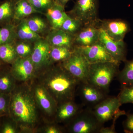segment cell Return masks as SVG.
Here are the masks:
<instances>
[{
	"label": "cell",
	"instance_id": "cell-1",
	"mask_svg": "<svg viewBox=\"0 0 133 133\" xmlns=\"http://www.w3.org/2000/svg\"><path fill=\"white\" fill-rule=\"evenodd\" d=\"M41 84L51 96L60 103L74 100L80 83L61 65L51 67L41 76Z\"/></svg>",
	"mask_w": 133,
	"mask_h": 133
},
{
	"label": "cell",
	"instance_id": "cell-2",
	"mask_svg": "<svg viewBox=\"0 0 133 133\" xmlns=\"http://www.w3.org/2000/svg\"><path fill=\"white\" fill-rule=\"evenodd\" d=\"M37 104L28 86H16L11 93L9 116L23 128H33L37 121Z\"/></svg>",
	"mask_w": 133,
	"mask_h": 133
},
{
	"label": "cell",
	"instance_id": "cell-3",
	"mask_svg": "<svg viewBox=\"0 0 133 133\" xmlns=\"http://www.w3.org/2000/svg\"><path fill=\"white\" fill-rule=\"evenodd\" d=\"M119 64L105 62L90 64L87 82L107 94L111 83L119 71Z\"/></svg>",
	"mask_w": 133,
	"mask_h": 133
},
{
	"label": "cell",
	"instance_id": "cell-4",
	"mask_svg": "<svg viewBox=\"0 0 133 133\" xmlns=\"http://www.w3.org/2000/svg\"><path fill=\"white\" fill-rule=\"evenodd\" d=\"M103 126L95 117L92 109L88 107L81 109L70 121L68 129L70 133H98Z\"/></svg>",
	"mask_w": 133,
	"mask_h": 133
},
{
	"label": "cell",
	"instance_id": "cell-5",
	"mask_svg": "<svg viewBox=\"0 0 133 133\" xmlns=\"http://www.w3.org/2000/svg\"><path fill=\"white\" fill-rule=\"evenodd\" d=\"M60 64L79 82H87L90 64L77 47H74L70 56Z\"/></svg>",
	"mask_w": 133,
	"mask_h": 133
},
{
	"label": "cell",
	"instance_id": "cell-6",
	"mask_svg": "<svg viewBox=\"0 0 133 133\" xmlns=\"http://www.w3.org/2000/svg\"><path fill=\"white\" fill-rule=\"evenodd\" d=\"M122 105L118 97H107L93 108L94 114L101 124L104 125L106 122L116 119L122 115L124 111H121L119 107Z\"/></svg>",
	"mask_w": 133,
	"mask_h": 133
},
{
	"label": "cell",
	"instance_id": "cell-7",
	"mask_svg": "<svg viewBox=\"0 0 133 133\" xmlns=\"http://www.w3.org/2000/svg\"><path fill=\"white\" fill-rule=\"evenodd\" d=\"M99 0H76L70 16L81 21L84 25L96 24Z\"/></svg>",
	"mask_w": 133,
	"mask_h": 133
},
{
	"label": "cell",
	"instance_id": "cell-8",
	"mask_svg": "<svg viewBox=\"0 0 133 133\" xmlns=\"http://www.w3.org/2000/svg\"><path fill=\"white\" fill-rule=\"evenodd\" d=\"M99 41L116 62L120 63L127 60V49L124 41H116L111 38L102 29L99 28Z\"/></svg>",
	"mask_w": 133,
	"mask_h": 133
},
{
	"label": "cell",
	"instance_id": "cell-9",
	"mask_svg": "<svg viewBox=\"0 0 133 133\" xmlns=\"http://www.w3.org/2000/svg\"><path fill=\"white\" fill-rule=\"evenodd\" d=\"M95 25L116 41H124L126 34L130 31L128 23L121 19L102 20L98 19Z\"/></svg>",
	"mask_w": 133,
	"mask_h": 133
},
{
	"label": "cell",
	"instance_id": "cell-10",
	"mask_svg": "<svg viewBox=\"0 0 133 133\" xmlns=\"http://www.w3.org/2000/svg\"><path fill=\"white\" fill-rule=\"evenodd\" d=\"M77 90L83 104L92 108L107 97V94L88 82H80Z\"/></svg>",
	"mask_w": 133,
	"mask_h": 133
},
{
	"label": "cell",
	"instance_id": "cell-11",
	"mask_svg": "<svg viewBox=\"0 0 133 133\" xmlns=\"http://www.w3.org/2000/svg\"><path fill=\"white\" fill-rule=\"evenodd\" d=\"M32 90L37 105L49 115L56 114L58 104L48 91L41 84L35 86Z\"/></svg>",
	"mask_w": 133,
	"mask_h": 133
},
{
	"label": "cell",
	"instance_id": "cell-12",
	"mask_svg": "<svg viewBox=\"0 0 133 133\" xmlns=\"http://www.w3.org/2000/svg\"><path fill=\"white\" fill-rule=\"evenodd\" d=\"M11 65L10 71L16 81L26 82L34 76L36 70L30 57H18Z\"/></svg>",
	"mask_w": 133,
	"mask_h": 133
},
{
	"label": "cell",
	"instance_id": "cell-13",
	"mask_svg": "<svg viewBox=\"0 0 133 133\" xmlns=\"http://www.w3.org/2000/svg\"><path fill=\"white\" fill-rule=\"evenodd\" d=\"M51 46L45 39L40 38L34 43L30 58L36 71L44 68L50 63Z\"/></svg>",
	"mask_w": 133,
	"mask_h": 133
},
{
	"label": "cell",
	"instance_id": "cell-14",
	"mask_svg": "<svg viewBox=\"0 0 133 133\" xmlns=\"http://www.w3.org/2000/svg\"><path fill=\"white\" fill-rule=\"evenodd\" d=\"M76 47L80 50L90 64L105 62L119 63L113 59L99 41L90 46Z\"/></svg>",
	"mask_w": 133,
	"mask_h": 133
},
{
	"label": "cell",
	"instance_id": "cell-15",
	"mask_svg": "<svg viewBox=\"0 0 133 133\" xmlns=\"http://www.w3.org/2000/svg\"><path fill=\"white\" fill-rule=\"evenodd\" d=\"M100 29L95 24L84 25L80 31L74 36V46L87 47L99 42Z\"/></svg>",
	"mask_w": 133,
	"mask_h": 133
},
{
	"label": "cell",
	"instance_id": "cell-16",
	"mask_svg": "<svg viewBox=\"0 0 133 133\" xmlns=\"http://www.w3.org/2000/svg\"><path fill=\"white\" fill-rule=\"evenodd\" d=\"M74 36L62 30L52 29L45 38L51 46H59L74 50Z\"/></svg>",
	"mask_w": 133,
	"mask_h": 133
},
{
	"label": "cell",
	"instance_id": "cell-17",
	"mask_svg": "<svg viewBox=\"0 0 133 133\" xmlns=\"http://www.w3.org/2000/svg\"><path fill=\"white\" fill-rule=\"evenodd\" d=\"M82 109L74 100L58 104L56 111V118L58 122L70 121Z\"/></svg>",
	"mask_w": 133,
	"mask_h": 133
},
{
	"label": "cell",
	"instance_id": "cell-18",
	"mask_svg": "<svg viewBox=\"0 0 133 133\" xmlns=\"http://www.w3.org/2000/svg\"><path fill=\"white\" fill-rule=\"evenodd\" d=\"M48 23L52 29H59L68 15L65 11V8L54 3L44 13Z\"/></svg>",
	"mask_w": 133,
	"mask_h": 133
},
{
	"label": "cell",
	"instance_id": "cell-19",
	"mask_svg": "<svg viewBox=\"0 0 133 133\" xmlns=\"http://www.w3.org/2000/svg\"><path fill=\"white\" fill-rule=\"evenodd\" d=\"M34 14L42 13L37 10L28 0H17L15 6L14 21H21Z\"/></svg>",
	"mask_w": 133,
	"mask_h": 133
},
{
	"label": "cell",
	"instance_id": "cell-20",
	"mask_svg": "<svg viewBox=\"0 0 133 133\" xmlns=\"http://www.w3.org/2000/svg\"><path fill=\"white\" fill-rule=\"evenodd\" d=\"M17 1L3 0L0 2V27L12 23Z\"/></svg>",
	"mask_w": 133,
	"mask_h": 133
},
{
	"label": "cell",
	"instance_id": "cell-21",
	"mask_svg": "<svg viewBox=\"0 0 133 133\" xmlns=\"http://www.w3.org/2000/svg\"><path fill=\"white\" fill-rule=\"evenodd\" d=\"M16 81L10 68L4 66L0 69V92L10 94L16 87Z\"/></svg>",
	"mask_w": 133,
	"mask_h": 133
},
{
	"label": "cell",
	"instance_id": "cell-22",
	"mask_svg": "<svg viewBox=\"0 0 133 133\" xmlns=\"http://www.w3.org/2000/svg\"><path fill=\"white\" fill-rule=\"evenodd\" d=\"M15 31L17 39L21 41L34 43L38 39L42 38L41 35L30 29L25 19L21 21L16 26Z\"/></svg>",
	"mask_w": 133,
	"mask_h": 133
},
{
	"label": "cell",
	"instance_id": "cell-23",
	"mask_svg": "<svg viewBox=\"0 0 133 133\" xmlns=\"http://www.w3.org/2000/svg\"><path fill=\"white\" fill-rule=\"evenodd\" d=\"M124 69L119 71L117 78L121 85V88L133 86V58L126 60Z\"/></svg>",
	"mask_w": 133,
	"mask_h": 133
},
{
	"label": "cell",
	"instance_id": "cell-24",
	"mask_svg": "<svg viewBox=\"0 0 133 133\" xmlns=\"http://www.w3.org/2000/svg\"><path fill=\"white\" fill-rule=\"evenodd\" d=\"M15 42L0 45V61L4 64L12 65L18 57L15 49Z\"/></svg>",
	"mask_w": 133,
	"mask_h": 133
},
{
	"label": "cell",
	"instance_id": "cell-25",
	"mask_svg": "<svg viewBox=\"0 0 133 133\" xmlns=\"http://www.w3.org/2000/svg\"><path fill=\"white\" fill-rule=\"evenodd\" d=\"M73 50L66 47L51 46L50 63L63 62L70 56Z\"/></svg>",
	"mask_w": 133,
	"mask_h": 133
},
{
	"label": "cell",
	"instance_id": "cell-26",
	"mask_svg": "<svg viewBox=\"0 0 133 133\" xmlns=\"http://www.w3.org/2000/svg\"><path fill=\"white\" fill-rule=\"evenodd\" d=\"M25 19L30 28L35 33L41 35L48 31V23L41 17L34 16Z\"/></svg>",
	"mask_w": 133,
	"mask_h": 133
},
{
	"label": "cell",
	"instance_id": "cell-27",
	"mask_svg": "<svg viewBox=\"0 0 133 133\" xmlns=\"http://www.w3.org/2000/svg\"><path fill=\"white\" fill-rule=\"evenodd\" d=\"M15 28V25L13 23L0 27V45L17 41Z\"/></svg>",
	"mask_w": 133,
	"mask_h": 133
},
{
	"label": "cell",
	"instance_id": "cell-28",
	"mask_svg": "<svg viewBox=\"0 0 133 133\" xmlns=\"http://www.w3.org/2000/svg\"><path fill=\"white\" fill-rule=\"evenodd\" d=\"M84 26L81 21L68 15L60 29L66 33L74 36L80 31Z\"/></svg>",
	"mask_w": 133,
	"mask_h": 133
},
{
	"label": "cell",
	"instance_id": "cell-29",
	"mask_svg": "<svg viewBox=\"0 0 133 133\" xmlns=\"http://www.w3.org/2000/svg\"><path fill=\"white\" fill-rule=\"evenodd\" d=\"M15 47L18 57H29L33 51L34 43L25 41L17 42L16 41L15 42Z\"/></svg>",
	"mask_w": 133,
	"mask_h": 133
},
{
	"label": "cell",
	"instance_id": "cell-30",
	"mask_svg": "<svg viewBox=\"0 0 133 133\" xmlns=\"http://www.w3.org/2000/svg\"><path fill=\"white\" fill-rule=\"evenodd\" d=\"M118 97L122 105L127 103L133 104V86L121 88Z\"/></svg>",
	"mask_w": 133,
	"mask_h": 133
},
{
	"label": "cell",
	"instance_id": "cell-31",
	"mask_svg": "<svg viewBox=\"0 0 133 133\" xmlns=\"http://www.w3.org/2000/svg\"><path fill=\"white\" fill-rule=\"evenodd\" d=\"M17 124L9 115L8 118L1 123L0 122V133H16L17 132Z\"/></svg>",
	"mask_w": 133,
	"mask_h": 133
},
{
	"label": "cell",
	"instance_id": "cell-32",
	"mask_svg": "<svg viewBox=\"0 0 133 133\" xmlns=\"http://www.w3.org/2000/svg\"><path fill=\"white\" fill-rule=\"evenodd\" d=\"M33 7L44 14L48 9L55 3V0H28Z\"/></svg>",
	"mask_w": 133,
	"mask_h": 133
},
{
	"label": "cell",
	"instance_id": "cell-33",
	"mask_svg": "<svg viewBox=\"0 0 133 133\" xmlns=\"http://www.w3.org/2000/svg\"><path fill=\"white\" fill-rule=\"evenodd\" d=\"M10 94L0 92V118L9 115Z\"/></svg>",
	"mask_w": 133,
	"mask_h": 133
},
{
	"label": "cell",
	"instance_id": "cell-34",
	"mask_svg": "<svg viewBox=\"0 0 133 133\" xmlns=\"http://www.w3.org/2000/svg\"><path fill=\"white\" fill-rule=\"evenodd\" d=\"M124 131L126 133H133V114H128L123 122Z\"/></svg>",
	"mask_w": 133,
	"mask_h": 133
},
{
	"label": "cell",
	"instance_id": "cell-35",
	"mask_svg": "<svg viewBox=\"0 0 133 133\" xmlns=\"http://www.w3.org/2000/svg\"><path fill=\"white\" fill-rule=\"evenodd\" d=\"M63 129L56 126H50L45 129V132L47 133H61L63 132Z\"/></svg>",
	"mask_w": 133,
	"mask_h": 133
},
{
	"label": "cell",
	"instance_id": "cell-36",
	"mask_svg": "<svg viewBox=\"0 0 133 133\" xmlns=\"http://www.w3.org/2000/svg\"><path fill=\"white\" fill-rule=\"evenodd\" d=\"M116 133L115 129V124L110 127H104V126L100 129L98 133Z\"/></svg>",
	"mask_w": 133,
	"mask_h": 133
},
{
	"label": "cell",
	"instance_id": "cell-37",
	"mask_svg": "<svg viewBox=\"0 0 133 133\" xmlns=\"http://www.w3.org/2000/svg\"><path fill=\"white\" fill-rule=\"evenodd\" d=\"M70 0H55V3L65 8L66 3Z\"/></svg>",
	"mask_w": 133,
	"mask_h": 133
},
{
	"label": "cell",
	"instance_id": "cell-38",
	"mask_svg": "<svg viewBox=\"0 0 133 133\" xmlns=\"http://www.w3.org/2000/svg\"><path fill=\"white\" fill-rule=\"evenodd\" d=\"M5 64L0 61V69H1L4 66Z\"/></svg>",
	"mask_w": 133,
	"mask_h": 133
},
{
	"label": "cell",
	"instance_id": "cell-39",
	"mask_svg": "<svg viewBox=\"0 0 133 133\" xmlns=\"http://www.w3.org/2000/svg\"><path fill=\"white\" fill-rule=\"evenodd\" d=\"M0 2H1V1H0Z\"/></svg>",
	"mask_w": 133,
	"mask_h": 133
}]
</instances>
